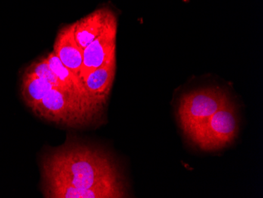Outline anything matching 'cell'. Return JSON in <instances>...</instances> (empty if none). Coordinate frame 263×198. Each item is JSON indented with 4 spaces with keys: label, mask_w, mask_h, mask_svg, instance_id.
Here are the masks:
<instances>
[{
    "label": "cell",
    "mask_w": 263,
    "mask_h": 198,
    "mask_svg": "<svg viewBox=\"0 0 263 198\" xmlns=\"http://www.w3.org/2000/svg\"><path fill=\"white\" fill-rule=\"evenodd\" d=\"M53 51L62 63L81 80L83 50L78 46L75 39L73 23L62 27L59 31Z\"/></svg>",
    "instance_id": "7"
},
{
    "label": "cell",
    "mask_w": 263,
    "mask_h": 198,
    "mask_svg": "<svg viewBox=\"0 0 263 198\" xmlns=\"http://www.w3.org/2000/svg\"><path fill=\"white\" fill-rule=\"evenodd\" d=\"M118 22L112 19L100 36L83 50V65L81 78L84 81L91 72L106 63L116 60V37Z\"/></svg>",
    "instance_id": "5"
},
{
    "label": "cell",
    "mask_w": 263,
    "mask_h": 198,
    "mask_svg": "<svg viewBox=\"0 0 263 198\" xmlns=\"http://www.w3.org/2000/svg\"><path fill=\"white\" fill-rule=\"evenodd\" d=\"M51 84L26 68L21 81V96L28 109L33 111L50 90Z\"/></svg>",
    "instance_id": "9"
},
{
    "label": "cell",
    "mask_w": 263,
    "mask_h": 198,
    "mask_svg": "<svg viewBox=\"0 0 263 198\" xmlns=\"http://www.w3.org/2000/svg\"><path fill=\"white\" fill-rule=\"evenodd\" d=\"M116 72V60H112L97 68L84 81V85L91 100L104 106L107 101Z\"/></svg>",
    "instance_id": "8"
},
{
    "label": "cell",
    "mask_w": 263,
    "mask_h": 198,
    "mask_svg": "<svg viewBox=\"0 0 263 198\" xmlns=\"http://www.w3.org/2000/svg\"><path fill=\"white\" fill-rule=\"evenodd\" d=\"M46 198H124L121 193L108 189H79L66 185L42 187Z\"/></svg>",
    "instance_id": "11"
},
{
    "label": "cell",
    "mask_w": 263,
    "mask_h": 198,
    "mask_svg": "<svg viewBox=\"0 0 263 198\" xmlns=\"http://www.w3.org/2000/svg\"><path fill=\"white\" fill-rule=\"evenodd\" d=\"M230 101L228 94L218 88H200L184 94L177 115L184 135Z\"/></svg>",
    "instance_id": "4"
},
{
    "label": "cell",
    "mask_w": 263,
    "mask_h": 198,
    "mask_svg": "<svg viewBox=\"0 0 263 198\" xmlns=\"http://www.w3.org/2000/svg\"><path fill=\"white\" fill-rule=\"evenodd\" d=\"M115 17L116 16L110 9L103 7L74 22L75 39L80 48L85 49L97 39Z\"/></svg>",
    "instance_id": "6"
},
{
    "label": "cell",
    "mask_w": 263,
    "mask_h": 198,
    "mask_svg": "<svg viewBox=\"0 0 263 198\" xmlns=\"http://www.w3.org/2000/svg\"><path fill=\"white\" fill-rule=\"evenodd\" d=\"M42 187L66 185L79 189H108L128 197L125 179L115 158L100 148L67 141L41 158Z\"/></svg>",
    "instance_id": "1"
},
{
    "label": "cell",
    "mask_w": 263,
    "mask_h": 198,
    "mask_svg": "<svg viewBox=\"0 0 263 198\" xmlns=\"http://www.w3.org/2000/svg\"><path fill=\"white\" fill-rule=\"evenodd\" d=\"M103 109L67 90L53 88L32 112L40 119L57 125L79 128L93 123Z\"/></svg>",
    "instance_id": "2"
},
{
    "label": "cell",
    "mask_w": 263,
    "mask_h": 198,
    "mask_svg": "<svg viewBox=\"0 0 263 198\" xmlns=\"http://www.w3.org/2000/svg\"><path fill=\"white\" fill-rule=\"evenodd\" d=\"M26 68H27L29 70H30L31 72H32V73L35 74V75H37V76L41 77V78H44L46 81H48L50 84H51L53 88H60V89H65L69 91V90L61 83V81H59L55 74L52 71V69H51L49 64L47 63V60L45 56L40 58V59H37V60H35V61L32 62V63ZM73 94H74V93H73Z\"/></svg>",
    "instance_id": "12"
},
{
    "label": "cell",
    "mask_w": 263,
    "mask_h": 198,
    "mask_svg": "<svg viewBox=\"0 0 263 198\" xmlns=\"http://www.w3.org/2000/svg\"><path fill=\"white\" fill-rule=\"evenodd\" d=\"M45 57L50 67L52 69V71L55 74L59 81H61V83L69 91L74 93L75 95L78 96L82 100L88 102V103H92L94 105L99 106V107H103V106L96 103L94 100L90 98L82 81L62 63L61 60H59V58L56 56L54 51L48 53Z\"/></svg>",
    "instance_id": "10"
},
{
    "label": "cell",
    "mask_w": 263,
    "mask_h": 198,
    "mask_svg": "<svg viewBox=\"0 0 263 198\" xmlns=\"http://www.w3.org/2000/svg\"><path fill=\"white\" fill-rule=\"evenodd\" d=\"M238 132L237 114L230 101L185 136L201 150L211 152L231 145Z\"/></svg>",
    "instance_id": "3"
}]
</instances>
